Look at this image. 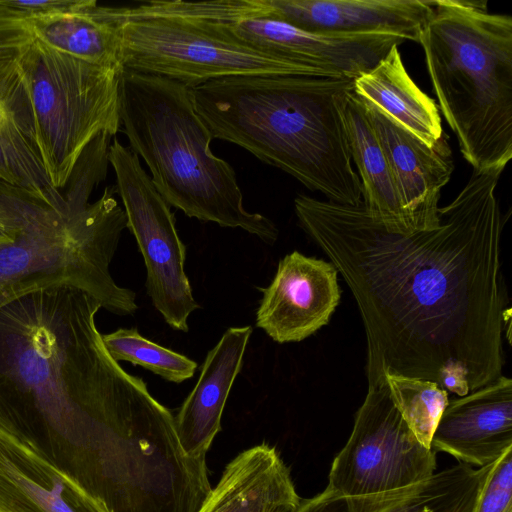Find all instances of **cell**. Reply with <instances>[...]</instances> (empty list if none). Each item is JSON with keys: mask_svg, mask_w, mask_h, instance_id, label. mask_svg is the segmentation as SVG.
<instances>
[{"mask_svg": "<svg viewBox=\"0 0 512 512\" xmlns=\"http://www.w3.org/2000/svg\"><path fill=\"white\" fill-rule=\"evenodd\" d=\"M504 168L473 171L431 230L391 229L358 206L294 199L301 228L350 288L365 328L368 386L385 374L429 380L458 397L502 375Z\"/></svg>", "mask_w": 512, "mask_h": 512, "instance_id": "1", "label": "cell"}, {"mask_svg": "<svg viewBox=\"0 0 512 512\" xmlns=\"http://www.w3.org/2000/svg\"><path fill=\"white\" fill-rule=\"evenodd\" d=\"M112 137L101 133L82 152L64 187V204H52L0 179V227L11 239L0 244V307L27 293L68 284L113 314L137 311L135 292L119 286L110 273L127 228L115 186H107L90 202L106 178Z\"/></svg>", "mask_w": 512, "mask_h": 512, "instance_id": "2", "label": "cell"}, {"mask_svg": "<svg viewBox=\"0 0 512 512\" xmlns=\"http://www.w3.org/2000/svg\"><path fill=\"white\" fill-rule=\"evenodd\" d=\"M353 80L297 75L237 76L192 88L194 107L213 138L233 143L329 201L358 206L337 98Z\"/></svg>", "mask_w": 512, "mask_h": 512, "instance_id": "3", "label": "cell"}, {"mask_svg": "<svg viewBox=\"0 0 512 512\" xmlns=\"http://www.w3.org/2000/svg\"><path fill=\"white\" fill-rule=\"evenodd\" d=\"M120 120L129 147L145 161L155 188L170 207L202 222L240 228L269 245L276 242L275 223L245 209L233 167L212 153L213 136L197 113L189 88L124 70Z\"/></svg>", "mask_w": 512, "mask_h": 512, "instance_id": "4", "label": "cell"}, {"mask_svg": "<svg viewBox=\"0 0 512 512\" xmlns=\"http://www.w3.org/2000/svg\"><path fill=\"white\" fill-rule=\"evenodd\" d=\"M440 110L473 171L512 158V18L485 1L437 0L420 35Z\"/></svg>", "mask_w": 512, "mask_h": 512, "instance_id": "5", "label": "cell"}, {"mask_svg": "<svg viewBox=\"0 0 512 512\" xmlns=\"http://www.w3.org/2000/svg\"><path fill=\"white\" fill-rule=\"evenodd\" d=\"M15 68L46 174L61 190L88 144L101 133L119 132L124 70L85 62L35 38L17 57Z\"/></svg>", "mask_w": 512, "mask_h": 512, "instance_id": "6", "label": "cell"}, {"mask_svg": "<svg viewBox=\"0 0 512 512\" xmlns=\"http://www.w3.org/2000/svg\"><path fill=\"white\" fill-rule=\"evenodd\" d=\"M124 70L164 77L189 89L237 76L328 73L257 50L212 26L177 16L125 17L115 7Z\"/></svg>", "mask_w": 512, "mask_h": 512, "instance_id": "7", "label": "cell"}, {"mask_svg": "<svg viewBox=\"0 0 512 512\" xmlns=\"http://www.w3.org/2000/svg\"><path fill=\"white\" fill-rule=\"evenodd\" d=\"M108 159L127 228L144 259L147 294L171 328L187 332L188 318L200 306L184 270L186 247L178 235L174 213L129 146L115 138Z\"/></svg>", "mask_w": 512, "mask_h": 512, "instance_id": "8", "label": "cell"}, {"mask_svg": "<svg viewBox=\"0 0 512 512\" xmlns=\"http://www.w3.org/2000/svg\"><path fill=\"white\" fill-rule=\"evenodd\" d=\"M436 467V452L410 430L384 380L368 386L352 432L332 462L326 489L345 496L392 491L431 477Z\"/></svg>", "mask_w": 512, "mask_h": 512, "instance_id": "9", "label": "cell"}, {"mask_svg": "<svg viewBox=\"0 0 512 512\" xmlns=\"http://www.w3.org/2000/svg\"><path fill=\"white\" fill-rule=\"evenodd\" d=\"M0 512H110L34 435L0 418Z\"/></svg>", "mask_w": 512, "mask_h": 512, "instance_id": "10", "label": "cell"}, {"mask_svg": "<svg viewBox=\"0 0 512 512\" xmlns=\"http://www.w3.org/2000/svg\"><path fill=\"white\" fill-rule=\"evenodd\" d=\"M338 271L331 262L298 251L278 263L256 311V326L273 341L299 342L326 325L340 300Z\"/></svg>", "mask_w": 512, "mask_h": 512, "instance_id": "11", "label": "cell"}, {"mask_svg": "<svg viewBox=\"0 0 512 512\" xmlns=\"http://www.w3.org/2000/svg\"><path fill=\"white\" fill-rule=\"evenodd\" d=\"M236 34L263 52L316 68L333 78L355 80L372 70L394 45L407 40L392 34L334 36L311 33L270 15L239 22Z\"/></svg>", "mask_w": 512, "mask_h": 512, "instance_id": "12", "label": "cell"}, {"mask_svg": "<svg viewBox=\"0 0 512 512\" xmlns=\"http://www.w3.org/2000/svg\"><path fill=\"white\" fill-rule=\"evenodd\" d=\"M365 106L391 169L407 230L438 227L441 190L454 170L449 137L444 132L428 146L373 105Z\"/></svg>", "mask_w": 512, "mask_h": 512, "instance_id": "13", "label": "cell"}, {"mask_svg": "<svg viewBox=\"0 0 512 512\" xmlns=\"http://www.w3.org/2000/svg\"><path fill=\"white\" fill-rule=\"evenodd\" d=\"M270 15L301 30L334 36L392 34L419 43L435 1L266 0Z\"/></svg>", "mask_w": 512, "mask_h": 512, "instance_id": "14", "label": "cell"}, {"mask_svg": "<svg viewBox=\"0 0 512 512\" xmlns=\"http://www.w3.org/2000/svg\"><path fill=\"white\" fill-rule=\"evenodd\" d=\"M512 447V380H497L448 402L431 448L483 467Z\"/></svg>", "mask_w": 512, "mask_h": 512, "instance_id": "15", "label": "cell"}, {"mask_svg": "<svg viewBox=\"0 0 512 512\" xmlns=\"http://www.w3.org/2000/svg\"><path fill=\"white\" fill-rule=\"evenodd\" d=\"M487 467L459 463L408 487L345 496L325 490L301 500L294 512H473Z\"/></svg>", "mask_w": 512, "mask_h": 512, "instance_id": "16", "label": "cell"}, {"mask_svg": "<svg viewBox=\"0 0 512 512\" xmlns=\"http://www.w3.org/2000/svg\"><path fill=\"white\" fill-rule=\"evenodd\" d=\"M251 326L231 327L207 353L199 378L174 416L175 431L183 451L192 458H205L221 430L222 413L239 374Z\"/></svg>", "mask_w": 512, "mask_h": 512, "instance_id": "17", "label": "cell"}, {"mask_svg": "<svg viewBox=\"0 0 512 512\" xmlns=\"http://www.w3.org/2000/svg\"><path fill=\"white\" fill-rule=\"evenodd\" d=\"M300 501L277 450L261 443L227 464L196 512H294Z\"/></svg>", "mask_w": 512, "mask_h": 512, "instance_id": "18", "label": "cell"}, {"mask_svg": "<svg viewBox=\"0 0 512 512\" xmlns=\"http://www.w3.org/2000/svg\"><path fill=\"white\" fill-rule=\"evenodd\" d=\"M0 179L52 204L67 199L64 188L56 189L46 174L15 62L0 71Z\"/></svg>", "mask_w": 512, "mask_h": 512, "instance_id": "19", "label": "cell"}, {"mask_svg": "<svg viewBox=\"0 0 512 512\" xmlns=\"http://www.w3.org/2000/svg\"><path fill=\"white\" fill-rule=\"evenodd\" d=\"M350 155L362 186L365 208L391 229L406 228L401 204L387 158L369 120L365 103L349 89L337 98Z\"/></svg>", "mask_w": 512, "mask_h": 512, "instance_id": "20", "label": "cell"}, {"mask_svg": "<svg viewBox=\"0 0 512 512\" xmlns=\"http://www.w3.org/2000/svg\"><path fill=\"white\" fill-rule=\"evenodd\" d=\"M353 90L428 146L444 134L435 100L408 74L399 45H394L372 70L356 78Z\"/></svg>", "mask_w": 512, "mask_h": 512, "instance_id": "21", "label": "cell"}, {"mask_svg": "<svg viewBox=\"0 0 512 512\" xmlns=\"http://www.w3.org/2000/svg\"><path fill=\"white\" fill-rule=\"evenodd\" d=\"M27 22L35 39L59 52L94 65L123 69L118 22L110 6L82 0L66 13L27 15Z\"/></svg>", "mask_w": 512, "mask_h": 512, "instance_id": "22", "label": "cell"}, {"mask_svg": "<svg viewBox=\"0 0 512 512\" xmlns=\"http://www.w3.org/2000/svg\"><path fill=\"white\" fill-rule=\"evenodd\" d=\"M384 377L402 418L418 441L431 448L434 432L449 402L448 392L429 380L395 374Z\"/></svg>", "mask_w": 512, "mask_h": 512, "instance_id": "23", "label": "cell"}, {"mask_svg": "<svg viewBox=\"0 0 512 512\" xmlns=\"http://www.w3.org/2000/svg\"><path fill=\"white\" fill-rule=\"evenodd\" d=\"M102 341L115 361L141 366L169 382L182 383L197 369L194 360L143 337L136 328L102 334Z\"/></svg>", "mask_w": 512, "mask_h": 512, "instance_id": "24", "label": "cell"}, {"mask_svg": "<svg viewBox=\"0 0 512 512\" xmlns=\"http://www.w3.org/2000/svg\"><path fill=\"white\" fill-rule=\"evenodd\" d=\"M473 512H512V447L488 464Z\"/></svg>", "mask_w": 512, "mask_h": 512, "instance_id": "25", "label": "cell"}, {"mask_svg": "<svg viewBox=\"0 0 512 512\" xmlns=\"http://www.w3.org/2000/svg\"><path fill=\"white\" fill-rule=\"evenodd\" d=\"M3 3L27 15L35 16L69 12L76 9L82 0H3Z\"/></svg>", "mask_w": 512, "mask_h": 512, "instance_id": "26", "label": "cell"}, {"mask_svg": "<svg viewBox=\"0 0 512 512\" xmlns=\"http://www.w3.org/2000/svg\"><path fill=\"white\" fill-rule=\"evenodd\" d=\"M11 239L6 234V232L3 230L2 227H0V244L9 243Z\"/></svg>", "mask_w": 512, "mask_h": 512, "instance_id": "27", "label": "cell"}]
</instances>
